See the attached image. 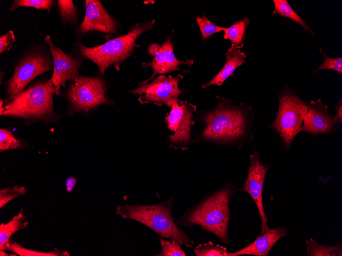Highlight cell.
I'll return each mask as SVG.
<instances>
[{"label": "cell", "mask_w": 342, "mask_h": 256, "mask_svg": "<svg viewBox=\"0 0 342 256\" xmlns=\"http://www.w3.org/2000/svg\"><path fill=\"white\" fill-rule=\"evenodd\" d=\"M217 97V107L203 116L205 127L201 138L208 142L230 144L249 136L253 117L251 107L245 103L234 106L231 104L232 99Z\"/></svg>", "instance_id": "cell-1"}, {"label": "cell", "mask_w": 342, "mask_h": 256, "mask_svg": "<svg viewBox=\"0 0 342 256\" xmlns=\"http://www.w3.org/2000/svg\"><path fill=\"white\" fill-rule=\"evenodd\" d=\"M236 191L229 183L207 195L196 206L187 210L181 217L180 223L185 226H200L217 236L224 243L229 244V202Z\"/></svg>", "instance_id": "cell-2"}, {"label": "cell", "mask_w": 342, "mask_h": 256, "mask_svg": "<svg viewBox=\"0 0 342 256\" xmlns=\"http://www.w3.org/2000/svg\"><path fill=\"white\" fill-rule=\"evenodd\" d=\"M54 94L55 88L50 79L37 81L7 99L0 115L20 118L27 122H55L59 115L54 111Z\"/></svg>", "instance_id": "cell-3"}, {"label": "cell", "mask_w": 342, "mask_h": 256, "mask_svg": "<svg viewBox=\"0 0 342 256\" xmlns=\"http://www.w3.org/2000/svg\"><path fill=\"white\" fill-rule=\"evenodd\" d=\"M155 22V20H153L137 24L131 27L126 34L109 39L99 45L87 47L80 42H76L71 54L82 60L88 59L93 62L102 76L111 66L118 71L120 64L139 46L136 43L137 39L142 33L151 30Z\"/></svg>", "instance_id": "cell-4"}, {"label": "cell", "mask_w": 342, "mask_h": 256, "mask_svg": "<svg viewBox=\"0 0 342 256\" xmlns=\"http://www.w3.org/2000/svg\"><path fill=\"white\" fill-rule=\"evenodd\" d=\"M173 198L155 204L117 205L116 214L124 219L137 221L148 226L162 238L175 240L186 247L194 241L176 224L172 214Z\"/></svg>", "instance_id": "cell-5"}, {"label": "cell", "mask_w": 342, "mask_h": 256, "mask_svg": "<svg viewBox=\"0 0 342 256\" xmlns=\"http://www.w3.org/2000/svg\"><path fill=\"white\" fill-rule=\"evenodd\" d=\"M53 69L49 48L41 43L26 46L13 63V74L5 83L6 96L11 98L23 91L37 76Z\"/></svg>", "instance_id": "cell-6"}, {"label": "cell", "mask_w": 342, "mask_h": 256, "mask_svg": "<svg viewBox=\"0 0 342 256\" xmlns=\"http://www.w3.org/2000/svg\"><path fill=\"white\" fill-rule=\"evenodd\" d=\"M68 104L67 113H89L99 106L112 105L113 101L107 93L106 82L101 77H86L78 75L70 81L62 94Z\"/></svg>", "instance_id": "cell-7"}, {"label": "cell", "mask_w": 342, "mask_h": 256, "mask_svg": "<svg viewBox=\"0 0 342 256\" xmlns=\"http://www.w3.org/2000/svg\"><path fill=\"white\" fill-rule=\"evenodd\" d=\"M308 109V105L288 87L279 95L277 114L269 127L281 137L286 151L296 135L302 131Z\"/></svg>", "instance_id": "cell-8"}, {"label": "cell", "mask_w": 342, "mask_h": 256, "mask_svg": "<svg viewBox=\"0 0 342 256\" xmlns=\"http://www.w3.org/2000/svg\"><path fill=\"white\" fill-rule=\"evenodd\" d=\"M183 78L181 75L175 77L160 75L151 82L144 81L140 83L139 87L130 92L138 96V100L141 104H153L170 107L174 102L179 100V96L183 93V89L178 86L179 81Z\"/></svg>", "instance_id": "cell-9"}, {"label": "cell", "mask_w": 342, "mask_h": 256, "mask_svg": "<svg viewBox=\"0 0 342 256\" xmlns=\"http://www.w3.org/2000/svg\"><path fill=\"white\" fill-rule=\"evenodd\" d=\"M164 122L168 130L174 132L168 137L170 147L185 149L192 142L191 129L195 122L193 120L196 106L187 101L179 100L170 106Z\"/></svg>", "instance_id": "cell-10"}, {"label": "cell", "mask_w": 342, "mask_h": 256, "mask_svg": "<svg viewBox=\"0 0 342 256\" xmlns=\"http://www.w3.org/2000/svg\"><path fill=\"white\" fill-rule=\"evenodd\" d=\"M84 18L76 29L78 37L89 34L98 33L105 38L112 37L118 32L117 22L108 12L99 0H86Z\"/></svg>", "instance_id": "cell-11"}, {"label": "cell", "mask_w": 342, "mask_h": 256, "mask_svg": "<svg viewBox=\"0 0 342 256\" xmlns=\"http://www.w3.org/2000/svg\"><path fill=\"white\" fill-rule=\"evenodd\" d=\"M269 165L260 161L259 153L254 150L250 155L249 170L247 178L240 190L247 193L254 201L260 213L261 219V234L269 230L267 217L263 203L262 192L267 171Z\"/></svg>", "instance_id": "cell-12"}, {"label": "cell", "mask_w": 342, "mask_h": 256, "mask_svg": "<svg viewBox=\"0 0 342 256\" xmlns=\"http://www.w3.org/2000/svg\"><path fill=\"white\" fill-rule=\"evenodd\" d=\"M49 46L53 59V72L50 80L55 88V94L59 96L61 86H66V82L79 75L78 71L82 59L74 58L72 55L67 54L60 48L57 47L49 35L44 38Z\"/></svg>", "instance_id": "cell-13"}, {"label": "cell", "mask_w": 342, "mask_h": 256, "mask_svg": "<svg viewBox=\"0 0 342 256\" xmlns=\"http://www.w3.org/2000/svg\"><path fill=\"white\" fill-rule=\"evenodd\" d=\"M308 107L302 126L303 131L314 136L335 132L338 129L340 124L338 119L335 115L329 114L327 105L320 99L311 101Z\"/></svg>", "instance_id": "cell-14"}, {"label": "cell", "mask_w": 342, "mask_h": 256, "mask_svg": "<svg viewBox=\"0 0 342 256\" xmlns=\"http://www.w3.org/2000/svg\"><path fill=\"white\" fill-rule=\"evenodd\" d=\"M193 63L194 60L191 59L181 61L176 57L174 53V45L170 37H168L162 43L159 53L152 61L149 63L144 62L142 64L143 67H151L153 69L152 76L144 81L149 82L157 75H164L176 71L187 73L188 70L183 69L179 66L187 65L189 66Z\"/></svg>", "instance_id": "cell-15"}, {"label": "cell", "mask_w": 342, "mask_h": 256, "mask_svg": "<svg viewBox=\"0 0 342 256\" xmlns=\"http://www.w3.org/2000/svg\"><path fill=\"white\" fill-rule=\"evenodd\" d=\"M288 234L284 226L270 229L262 235L258 236L248 246L234 252L228 253L227 256H239L242 255H253L255 256H267L274 245L282 237Z\"/></svg>", "instance_id": "cell-16"}, {"label": "cell", "mask_w": 342, "mask_h": 256, "mask_svg": "<svg viewBox=\"0 0 342 256\" xmlns=\"http://www.w3.org/2000/svg\"><path fill=\"white\" fill-rule=\"evenodd\" d=\"M225 63L220 71L212 79L202 85V88L211 85L221 86L229 77L233 76L235 69L245 63L246 55L233 46L225 53Z\"/></svg>", "instance_id": "cell-17"}, {"label": "cell", "mask_w": 342, "mask_h": 256, "mask_svg": "<svg viewBox=\"0 0 342 256\" xmlns=\"http://www.w3.org/2000/svg\"><path fill=\"white\" fill-rule=\"evenodd\" d=\"M21 211L7 223H1L0 225V250H5L7 244L10 241L11 236L19 231L28 226L29 222L24 221L26 216Z\"/></svg>", "instance_id": "cell-18"}, {"label": "cell", "mask_w": 342, "mask_h": 256, "mask_svg": "<svg viewBox=\"0 0 342 256\" xmlns=\"http://www.w3.org/2000/svg\"><path fill=\"white\" fill-rule=\"evenodd\" d=\"M248 18L236 21L231 26L226 28L224 38L229 39L231 43V46L240 49L243 48L245 39V32L249 25Z\"/></svg>", "instance_id": "cell-19"}, {"label": "cell", "mask_w": 342, "mask_h": 256, "mask_svg": "<svg viewBox=\"0 0 342 256\" xmlns=\"http://www.w3.org/2000/svg\"><path fill=\"white\" fill-rule=\"evenodd\" d=\"M57 8L61 22L65 26L67 24L75 26L78 23L80 10L73 1L58 0Z\"/></svg>", "instance_id": "cell-20"}, {"label": "cell", "mask_w": 342, "mask_h": 256, "mask_svg": "<svg viewBox=\"0 0 342 256\" xmlns=\"http://www.w3.org/2000/svg\"><path fill=\"white\" fill-rule=\"evenodd\" d=\"M273 3L274 4L273 14H279L293 20L305 30L314 35L312 30L303 19L294 11L287 0H273Z\"/></svg>", "instance_id": "cell-21"}, {"label": "cell", "mask_w": 342, "mask_h": 256, "mask_svg": "<svg viewBox=\"0 0 342 256\" xmlns=\"http://www.w3.org/2000/svg\"><path fill=\"white\" fill-rule=\"evenodd\" d=\"M307 253L308 256H341V243L334 246H324L318 243L312 238L306 241Z\"/></svg>", "instance_id": "cell-22"}, {"label": "cell", "mask_w": 342, "mask_h": 256, "mask_svg": "<svg viewBox=\"0 0 342 256\" xmlns=\"http://www.w3.org/2000/svg\"><path fill=\"white\" fill-rule=\"evenodd\" d=\"M5 250L13 252L19 256H69L70 253L57 249L50 252L38 251L26 248L15 241H10L6 245Z\"/></svg>", "instance_id": "cell-23"}, {"label": "cell", "mask_w": 342, "mask_h": 256, "mask_svg": "<svg viewBox=\"0 0 342 256\" xmlns=\"http://www.w3.org/2000/svg\"><path fill=\"white\" fill-rule=\"evenodd\" d=\"M56 2L57 1L54 0H15L9 10L12 11L18 7H31L37 10H46L49 14L51 9L55 6Z\"/></svg>", "instance_id": "cell-24"}, {"label": "cell", "mask_w": 342, "mask_h": 256, "mask_svg": "<svg viewBox=\"0 0 342 256\" xmlns=\"http://www.w3.org/2000/svg\"><path fill=\"white\" fill-rule=\"evenodd\" d=\"M194 251L197 256H227L228 253L226 247L211 242L198 245Z\"/></svg>", "instance_id": "cell-25"}, {"label": "cell", "mask_w": 342, "mask_h": 256, "mask_svg": "<svg viewBox=\"0 0 342 256\" xmlns=\"http://www.w3.org/2000/svg\"><path fill=\"white\" fill-rule=\"evenodd\" d=\"M24 143L16 139L12 132L8 129H0V152L8 150L23 149Z\"/></svg>", "instance_id": "cell-26"}, {"label": "cell", "mask_w": 342, "mask_h": 256, "mask_svg": "<svg viewBox=\"0 0 342 256\" xmlns=\"http://www.w3.org/2000/svg\"><path fill=\"white\" fill-rule=\"evenodd\" d=\"M195 19L199 27L203 41L208 39L211 35L222 31H224L226 29L223 27H220L213 24L206 17L204 13L201 17H197Z\"/></svg>", "instance_id": "cell-27"}, {"label": "cell", "mask_w": 342, "mask_h": 256, "mask_svg": "<svg viewBox=\"0 0 342 256\" xmlns=\"http://www.w3.org/2000/svg\"><path fill=\"white\" fill-rule=\"evenodd\" d=\"M27 190L23 186L15 185L0 190V208H2L11 201L24 195Z\"/></svg>", "instance_id": "cell-28"}, {"label": "cell", "mask_w": 342, "mask_h": 256, "mask_svg": "<svg viewBox=\"0 0 342 256\" xmlns=\"http://www.w3.org/2000/svg\"><path fill=\"white\" fill-rule=\"evenodd\" d=\"M161 250L156 255L159 256H186V254L181 247V244L175 240L171 242L160 238Z\"/></svg>", "instance_id": "cell-29"}, {"label": "cell", "mask_w": 342, "mask_h": 256, "mask_svg": "<svg viewBox=\"0 0 342 256\" xmlns=\"http://www.w3.org/2000/svg\"><path fill=\"white\" fill-rule=\"evenodd\" d=\"M320 53L324 56V61L317 67L312 75L315 74L320 70L324 69H329L335 71L340 74L342 73V58H331L329 57L322 51L320 48H319Z\"/></svg>", "instance_id": "cell-30"}, {"label": "cell", "mask_w": 342, "mask_h": 256, "mask_svg": "<svg viewBox=\"0 0 342 256\" xmlns=\"http://www.w3.org/2000/svg\"><path fill=\"white\" fill-rule=\"evenodd\" d=\"M16 39L14 32L9 30L5 34L0 37V54L9 50L15 42Z\"/></svg>", "instance_id": "cell-31"}, {"label": "cell", "mask_w": 342, "mask_h": 256, "mask_svg": "<svg viewBox=\"0 0 342 256\" xmlns=\"http://www.w3.org/2000/svg\"><path fill=\"white\" fill-rule=\"evenodd\" d=\"M77 184V179L73 176L69 177L66 180V190L71 192Z\"/></svg>", "instance_id": "cell-32"}, {"label": "cell", "mask_w": 342, "mask_h": 256, "mask_svg": "<svg viewBox=\"0 0 342 256\" xmlns=\"http://www.w3.org/2000/svg\"><path fill=\"white\" fill-rule=\"evenodd\" d=\"M335 110L336 111V114L335 115V117L338 120V122L340 124H341L342 123V101L340 98L339 101H338L335 105Z\"/></svg>", "instance_id": "cell-33"}, {"label": "cell", "mask_w": 342, "mask_h": 256, "mask_svg": "<svg viewBox=\"0 0 342 256\" xmlns=\"http://www.w3.org/2000/svg\"><path fill=\"white\" fill-rule=\"evenodd\" d=\"M161 46L157 43H153L148 48V52L153 56H156L160 49Z\"/></svg>", "instance_id": "cell-34"}, {"label": "cell", "mask_w": 342, "mask_h": 256, "mask_svg": "<svg viewBox=\"0 0 342 256\" xmlns=\"http://www.w3.org/2000/svg\"><path fill=\"white\" fill-rule=\"evenodd\" d=\"M4 101L2 99L0 100V113H2L4 110Z\"/></svg>", "instance_id": "cell-35"}, {"label": "cell", "mask_w": 342, "mask_h": 256, "mask_svg": "<svg viewBox=\"0 0 342 256\" xmlns=\"http://www.w3.org/2000/svg\"><path fill=\"white\" fill-rule=\"evenodd\" d=\"M0 255L1 256H8V255H9L5 252V250H0Z\"/></svg>", "instance_id": "cell-36"}, {"label": "cell", "mask_w": 342, "mask_h": 256, "mask_svg": "<svg viewBox=\"0 0 342 256\" xmlns=\"http://www.w3.org/2000/svg\"><path fill=\"white\" fill-rule=\"evenodd\" d=\"M2 76H3V75H2V72L1 71V76L2 77ZM2 77H1V81H2Z\"/></svg>", "instance_id": "cell-37"}]
</instances>
